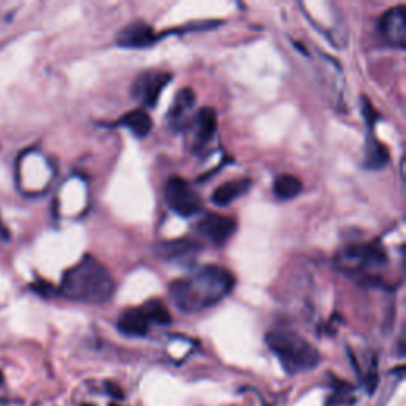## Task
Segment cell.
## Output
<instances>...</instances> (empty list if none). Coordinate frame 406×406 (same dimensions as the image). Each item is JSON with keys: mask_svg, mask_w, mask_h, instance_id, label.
I'll use <instances>...</instances> for the list:
<instances>
[{"mask_svg": "<svg viewBox=\"0 0 406 406\" xmlns=\"http://www.w3.org/2000/svg\"><path fill=\"white\" fill-rule=\"evenodd\" d=\"M235 288V276L219 265H207L173 281L170 299L184 313H199L218 305Z\"/></svg>", "mask_w": 406, "mask_h": 406, "instance_id": "1", "label": "cell"}, {"mask_svg": "<svg viewBox=\"0 0 406 406\" xmlns=\"http://www.w3.org/2000/svg\"><path fill=\"white\" fill-rule=\"evenodd\" d=\"M115 279L102 262L86 256L62 276L61 294L86 305H104L115 294Z\"/></svg>", "mask_w": 406, "mask_h": 406, "instance_id": "2", "label": "cell"}, {"mask_svg": "<svg viewBox=\"0 0 406 406\" xmlns=\"http://www.w3.org/2000/svg\"><path fill=\"white\" fill-rule=\"evenodd\" d=\"M265 343L278 357L281 365L289 375L310 371L321 362L317 349L292 330H273L265 337Z\"/></svg>", "mask_w": 406, "mask_h": 406, "instance_id": "3", "label": "cell"}, {"mask_svg": "<svg viewBox=\"0 0 406 406\" xmlns=\"http://www.w3.org/2000/svg\"><path fill=\"white\" fill-rule=\"evenodd\" d=\"M335 262H337V267L341 272L344 273H364L386 264V252L376 243H371V245H367V243L351 245L341 249L337 257H335Z\"/></svg>", "mask_w": 406, "mask_h": 406, "instance_id": "4", "label": "cell"}, {"mask_svg": "<svg viewBox=\"0 0 406 406\" xmlns=\"http://www.w3.org/2000/svg\"><path fill=\"white\" fill-rule=\"evenodd\" d=\"M164 199L169 207L183 218L196 216L203 208L202 199L191 184L180 176H172L164 187Z\"/></svg>", "mask_w": 406, "mask_h": 406, "instance_id": "5", "label": "cell"}, {"mask_svg": "<svg viewBox=\"0 0 406 406\" xmlns=\"http://www.w3.org/2000/svg\"><path fill=\"white\" fill-rule=\"evenodd\" d=\"M172 75L165 72H146L138 75V78L135 80L132 86L133 97L137 99L140 104L153 108L158 105L159 97L162 91L165 89V86L170 83Z\"/></svg>", "mask_w": 406, "mask_h": 406, "instance_id": "6", "label": "cell"}, {"mask_svg": "<svg viewBox=\"0 0 406 406\" xmlns=\"http://www.w3.org/2000/svg\"><path fill=\"white\" fill-rule=\"evenodd\" d=\"M237 221L230 216L208 213L199 221L197 232L216 246H223L235 234Z\"/></svg>", "mask_w": 406, "mask_h": 406, "instance_id": "7", "label": "cell"}, {"mask_svg": "<svg viewBox=\"0 0 406 406\" xmlns=\"http://www.w3.org/2000/svg\"><path fill=\"white\" fill-rule=\"evenodd\" d=\"M378 30L384 40L389 45L400 50H405L406 46V15L403 7H395L387 10L386 13L381 16L380 23H378Z\"/></svg>", "mask_w": 406, "mask_h": 406, "instance_id": "8", "label": "cell"}, {"mask_svg": "<svg viewBox=\"0 0 406 406\" xmlns=\"http://www.w3.org/2000/svg\"><path fill=\"white\" fill-rule=\"evenodd\" d=\"M156 41H158V35L154 29L143 21L127 24L116 35L118 45L127 50H145V48L153 46Z\"/></svg>", "mask_w": 406, "mask_h": 406, "instance_id": "9", "label": "cell"}, {"mask_svg": "<svg viewBox=\"0 0 406 406\" xmlns=\"http://www.w3.org/2000/svg\"><path fill=\"white\" fill-rule=\"evenodd\" d=\"M156 256L173 264H189L197 257L200 246L187 240H170L162 241L154 248Z\"/></svg>", "mask_w": 406, "mask_h": 406, "instance_id": "10", "label": "cell"}, {"mask_svg": "<svg viewBox=\"0 0 406 406\" xmlns=\"http://www.w3.org/2000/svg\"><path fill=\"white\" fill-rule=\"evenodd\" d=\"M149 326L151 321L142 306L124 310L118 319V330L127 337H145Z\"/></svg>", "mask_w": 406, "mask_h": 406, "instance_id": "11", "label": "cell"}, {"mask_svg": "<svg viewBox=\"0 0 406 406\" xmlns=\"http://www.w3.org/2000/svg\"><path fill=\"white\" fill-rule=\"evenodd\" d=\"M251 180H248V178H240V180L224 183L219 187H216L213 196H211V200H213L214 205L225 207V205L232 203L238 197L245 196L249 191V187H251Z\"/></svg>", "mask_w": 406, "mask_h": 406, "instance_id": "12", "label": "cell"}, {"mask_svg": "<svg viewBox=\"0 0 406 406\" xmlns=\"http://www.w3.org/2000/svg\"><path fill=\"white\" fill-rule=\"evenodd\" d=\"M118 124L121 127H126L137 138H145L153 129V121L145 110H132L119 119Z\"/></svg>", "mask_w": 406, "mask_h": 406, "instance_id": "13", "label": "cell"}, {"mask_svg": "<svg viewBox=\"0 0 406 406\" xmlns=\"http://www.w3.org/2000/svg\"><path fill=\"white\" fill-rule=\"evenodd\" d=\"M218 131V115L213 108H202L197 113L196 119V132H197V142L205 143L213 137V135Z\"/></svg>", "mask_w": 406, "mask_h": 406, "instance_id": "14", "label": "cell"}, {"mask_svg": "<svg viewBox=\"0 0 406 406\" xmlns=\"http://www.w3.org/2000/svg\"><path fill=\"white\" fill-rule=\"evenodd\" d=\"M303 184L297 176L292 175H281L275 180L273 192L275 196L281 200H290L295 199L299 194H302Z\"/></svg>", "mask_w": 406, "mask_h": 406, "instance_id": "15", "label": "cell"}, {"mask_svg": "<svg viewBox=\"0 0 406 406\" xmlns=\"http://www.w3.org/2000/svg\"><path fill=\"white\" fill-rule=\"evenodd\" d=\"M387 160H389V151L386 146L375 138H370V142L367 143V158H365L367 169L380 170L387 164Z\"/></svg>", "mask_w": 406, "mask_h": 406, "instance_id": "16", "label": "cell"}, {"mask_svg": "<svg viewBox=\"0 0 406 406\" xmlns=\"http://www.w3.org/2000/svg\"><path fill=\"white\" fill-rule=\"evenodd\" d=\"M196 104V94L191 88H184L178 92L175 97V102H173L172 110H170V118L173 121L180 122L184 118V115L191 110V108Z\"/></svg>", "mask_w": 406, "mask_h": 406, "instance_id": "17", "label": "cell"}, {"mask_svg": "<svg viewBox=\"0 0 406 406\" xmlns=\"http://www.w3.org/2000/svg\"><path fill=\"white\" fill-rule=\"evenodd\" d=\"M146 316L151 321V324H156V326H169L170 324V313L167 310V306L158 299H153L146 302L142 306Z\"/></svg>", "mask_w": 406, "mask_h": 406, "instance_id": "18", "label": "cell"}, {"mask_svg": "<svg viewBox=\"0 0 406 406\" xmlns=\"http://www.w3.org/2000/svg\"><path fill=\"white\" fill-rule=\"evenodd\" d=\"M0 238H2V240H8L10 238V232L7 229V225L3 224L2 218H0Z\"/></svg>", "mask_w": 406, "mask_h": 406, "instance_id": "19", "label": "cell"}, {"mask_svg": "<svg viewBox=\"0 0 406 406\" xmlns=\"http://www.w3.org/2000/svg\"><path fill=\"white\" fill-rule=\"evenodd\" d=\"M0 382H2V375H0Z\"/></svg>", "mask_w": 406, "mask_h": 406, "instance_id": "20", "label": "cell"}]
</instances>
